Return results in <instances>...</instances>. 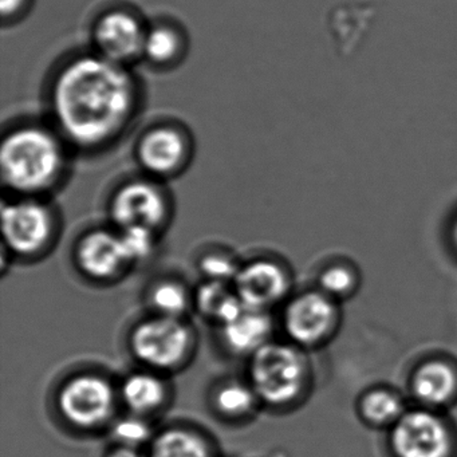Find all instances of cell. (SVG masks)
Instances as JSON below:
<instances>
[{"instance_id": "cell-1", "label": "cell", "mask_w": 457, "mask_h": 457, "mask_svg": "<svg viewBox=\"0 0 457 457\" xmlns=\"http://www.w3.org/2000/svg\"><path fill=\"white\" fill-rule=\"evenodd\" d=\"M49 105L54 128L69 146L98 151L132 124L140 108V87L128 66L84 53L54 74Z\"/></svg>"}, {"instance_id": "cell-2", "label": "cell", "mask_w": 457, "mask_h": 457, "mask_svg": "<svg viewBox=\"0 0 457 457\" xmlns=\"http://www.w3.org/2000/svg\"><path fill=\"white\" fill-rule=\"evenodd\" d=\"M69 145L55 128L25 122L12 128L0 146L4 187L18 196L41 197L65 176Z\"/></svg>"}, {"instance_id": "cell-3", "label": "cell", "mask_w": 457, "mask_h": 457, "mask_svg": "<svg viewBox=\"0 0 457 457\" xmlns=\"http://www.w3.org/2000/svg\"><path fill=\"white\" fill-rule=\"evenodd\" d=\"M247 379L262 405L282 409L301 400L310 384L304 350L291 342L270 341L248 358Z\"/></svg>"}, {"instance_id": "cell-4", "label": "cell", "mask_w": 457, "mask_h": 457, "mask_svg": "<svg viewBox=\"0 0 457 457\" xmlns=\"http://www.w3.org/2000/svg\"><path fill=\"white\" fill-rule=\"evenodd\" d=\"M194 328L181 318L151 314L133 326L129 349L144 369L170 373L183 368L194 354Z\"/></svg>"}, {"instance_id": "cell-5", "label": "cell", "mask_w": 457, "mask_h": 457, "mask_svg": "<svg viewBox=\"0 0 457 457\" xmlns=\"http://www.w3.org/2000/svg\"><path fill=\"white\" fill-rule=\"evenodd\" d=\"M4 250L22 259L44 255L57 237L54 211L41 197L21 196L2 207Z\"/></svg>"}, {"instance_id": "cell-6", "label": "cell", "mask_w": 457, "mask_h": 457, "mask_svg": "<svg viewBox=\"0 0 457 457\" xmlns=\"http://www.w3.org/2000/svg\"><path fill=\"white\" fill-rule=\"evenodd\" d=\"M119 398V389L106 377L79 373L61 385L55 405L66 424L92 432L111 421Z\"/></svg>"}, {"instance_id": "cell-7", "label": "cell", "mask_w": 457, "mask_h": 457, "mask_svg": "<svg viewBox=\"0 0 457 457\" xmlns=\"http://www.w3.org/2000/svg\"><path fill=\"white\" fill-rule=\"evenodd\" d=\"M108 210L117 229L145 228L159 234L170 220V203L156 179L137 178L113 192Z\"/></svg>"}, {"instance_id": "cell-8", "label": "cell", "mask_w": 457, "mask_h": 457, "mask_svg": "<svg viewBox=\"0 0 457 457\" xmlns=\"http://www.w3.org/2000/svg\"><path fill=\"white\" fill-rule=\"evenodd\" d=\"M339 322L336 299L320 290L304 291L288 299L282 326L291 344L307 349L328 341Z\"/></svg>"}, {"instance_id": "cell-9", "label": "cell", "mask_w": 457, "mask_h": 457, "mask_svg": "<svg viewBox=\"0 0 457 457\" xmlns=\"http://www.w3.org/2000/svg\"><path fill=\"white\" fill-rule=\"evenodd\" d=\"M390 445L397 457H448L451 430L435 409H409L393 425Z\"/></svg>"}, {"instance_id": "cell-10", "label": "cell", "mask_w": 457, "mask_h": 457, "mask_svg": "<svg viewBox=\"0 0 457 457\" xmlns=\"http://www.w3.org/2000/svg\"><path fill=\"white\" fill-rule=\"evenodd\" d=\"M146 29L140 17L130 10H108L93 26L95 52L112 62L129 66L143 58Z\"/></svg>"}, {"instance_id": "cell-11", "label": "cell", "mask_w": 457, "mask_h": 457, "mask_svg": "<svg viewBox=\"0 0 457 457\" xmlns=\"http://www.w3.org/2000/svg\"><path fill=\"white\" fill-rule=\"evenodd\" d=\"M191 138L183 128L160 124L143 133L136 156L149 178L168 179L178 175L191 159Z\"/></svg>"}, {"instance_id": "cell-12", "label": "cell", "mask_w": 457, "mask_h": 457, "mask_svg": "<svg viewBox=\"0 0 457 457\" xmlns=\"http://www.w3.org/2000/svg\"><path fill=\"white\" fill-rule=\"evenodd\" d=\"M243 306L271 312L291 290L290 272L271 258H256L242 263L232 282Z\"/></svg>"}, {"instance_id": "cell-13", "label": "cell", "mask_w": 457, "mask_h": 457, "mask_svg": "<svg viewBox=\"0 0 457 457\" xmlns=\"http://www.w3.org/2000/svg\"><path fill=\"white\" fill-rule=\"evenodd\" d=\"M74 262L84 277L96 282H111L129 267L117 229L87 231L74 248Z\"/></svg>"}, {"instance_id": "cell-14", "label": "cell", "mask_w": 457, "mask_h": 457, "mask_svg": "<svg viewBox=\"0 0 457 457\" xmlns=\"http://www.w3.org/2000/svg\"><path fill=\"white\" fill-rule=\"evenodd\" d=\"M219 328L227 352L237 357L250 358L253 353L272 341L274 320L271 312L245 307L234 320Z\"/></svg>"}, {"instance_id": "cell-15", "label": "cell", "mask_w": 457, "mask_h": 457, "mask_svg": "<svg viewBox=\"0 0 457 457\" xmlns=\"http://www.w3.org/2000/svg\"><path fill=\"white\" fill-rule=\"evenodd\" d=\"M411 389L424 408L448 405L457 395V369L448 361H427L414 370Z\"/></svg>"}, {"instance_id": "cell-16", "label": "cell", "mask_w": 457, "mask_h": 457, "mask_svg": "<svg viewBox=\"0 0 457 457\" xmlns=\"http://www.w3.org/2000/svg\"><path fill=\"white\" fill-rule=\"evenodd\" d=\"M119 397L129 413L148 419L167 403L168 385L162 373L143 369L122 379Z\"/></svg>"}, {"instance_id": "cell-17", "label": "cell", "mask_w": 457, "mask_h": 457, "mask_svg": "<svg viewBox=\"0 0 457 457\" xmlns=\"http://www.w3.org/2000/svg\"><path fill=\"white\" fill-rule=\"evenodd\" d=\"M149 457H219L210 437L189 427H170L154 435Z\"/></svg>"}, {"instance_id": "cell-18", "label": "cell", "mask_w": 457, "mask_h": 457, "mask_svg": "<svg viewBox=\"0 0 457 457\" xmlns=\"http://www.w3.org/2000/svg\"><path fill=\"white\" fill-rule=\"evenodd\" d=\"M194 309L219 328L234 320L245 306L232 283L204 280L194 291Z\"/></svg>"}, {"instance_id": "cell-19", "label": "cell", "mask_w": 457, "mask_h": 457, "mask_svg": "<svg viewBox=\"0 0 457 457\" xmlns=\"http://www.w3.org/2000/svg\"><path fill=\"white\" fill-rule=\"evenodd\" d=\"M259 405L261 401L248 379H223L211 392V406L215 413L231 421L253 416Z\"/></svg>"}, {"instance_id": "cell-20", "label": "cell", "mask_w": 457, "mask_h": 457, "mask_svg": "<svg viewBox=\"0 0 457 457\" xmlns=\"http://www.w3.org/2000/svg\"><path fill=\"white\" fill-rule=\"evenodd\" d=\"M184 47L183 33L176 26L167 22L154 23L146 29L143 58L159 68L172 66L183 57Z\"/></svg>"}, {"instance_id": "cell-21", "label": "cell", "mask_w": 457, "mask_h": 457, "mask_svg": "<svg viewBox=\"0 0 457 457\" xmlns=\"http://www.w3.org/2000/svg\"><path fill=\"white\" fill-rule=\"evenodd\" d=\"M152 314L184 320L194 307V291L178 279H160L152 285L146 295Z\"/></svg>"}, {"instance_id": "cell-22", "label": "cell", "mask_w": 457, "mask_h": 457, "mask_svg": "<svg viewBox=\"0 0 457 457\" xmlns=\"http://www.w3.org/2000/svg\"><path fill=\"white\" fill-rule=\"evenodd\" d=\"M358 411L369 424L393 427L408 409L398 393L385 387H376L361 397Z\"/></svg>"}, {"instance_id": "cell-23", "label": "cell", "mask_w": 457, "mask_h": 457, "mask_svg": "<svg viewBox=\"0 0 457 457\" xmlns=\"http://www.w3.org/2000/svg\"><path fill=\"white\" fill-rule=\"evenodd\" d=\"M154 435L146 417L137 414H128L116 420L112 425V436L117 445L133 446V448H145L154 440Z\"/></svg>"}, {"instance_id": "cell-24", "label": "cell", "mask_w": 457, "mask_h": 457, "mask_svg": "<svg viewBox=\"0 0 457 457\" xmlns=\"http://www.w3.org/2000/svg\"><path fill=\"white\" fill-rule=\"evenodd\" d=\"M128 264L135 266L151 258L156 247V232L145 228L117 229Z\"/></svg>"}, {"instance_id": "cell-25", "label": "cell", "mask_w": 457, "mask_h": 457, "mask_svg": "<svg viewBox=\"0 0 457 457\" xmlns=\"http://www.w3.org/2000/svg\"><path fill=\"white\" fill-rule=\"evenodd\" d=\"M242 263L232 253L226 251H210L199 261V271L204 280L232 283L239 272Z\"/></svg>"}, {"instance_id": "cell-26", "label": "cell", "mask_w": 457, "mask_h": 457, "mask_svg": "<svg viewBox=\"0 0 457 457\" xmlns=\"http://www.w3.org/2000/svg\"><path fill=\"white\" fill-rule=\"evenodd\" d=\"M358 278L354 270L344 264H334L323 270L320 277V290L333 299L345 298L354 291Z\"/></svg>"}, {"instance_id": "cell-27", "label": "cell", "mask_w": 457, "mask_h": 457, "mask_svg": "<svg viewBox=\"0 0 457 457\" xmlns=\"http://www.w3.org/2000/svg\"><path fill=\"white\" fill-rule=\"evenodd\" d=\"M30 0H0V12L4 22H12L22 17L23 12L29 9Z\"/></svg>"}, {"instance_id": "cell-28", "label": "cell", "mask_w": 457, "mask_h": 457, "mask_svg": "<svg viewBox=\"0 0 457 457\" xmlns=\"http://www.w3.org/2000/svg\"><path fill=\"white\" fill-rule=\"evenodd\" d=\"M104 457H149V454L145 449L114 444L113 448L109 449Z\"/></svg>"}, {"instance_id": "cell-29", "label": "cell", "mask_w": 457, "mask_h": 457, "mask_svg": "<svg viewBox=\"0 0 457 457\" xmlns=\"http://www.w3.org/2000/svg\"><path fill=\"white\" fill-rule=\"evenodd\" d=\"M452 237H453V242L457 247V220L454 221L453 229H452Z\"/></svg>"}]
</instances>
